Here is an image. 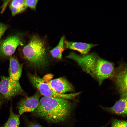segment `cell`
Segmentation results:
<instances>
[{
  "label": "cell",
  "instance_id": "5bb4252c",
  "mask_svg": "<svg viewBox=\"0 0 127 127\" xmlns=\"http://www.w3.org/2000/svg\"><path fill=\"white\" fill-rule=\"evenodd\" d=\"M64 39L65 37L63 36L61 38L57 45L50 51L53 57L58 59L61 58L62 53L64 49Z\"/></svg>",
  "mask_w": 127,
  "mask_h": 127
},
{
  "label": "cell",
  "instance_id": "9c48e42d",
  "mask_svg": "<svg viewBox=\"0 0 127 127\" xmlns=\"http://www.w3.org/2000/svg\"><path fill=\"white\" fill-rule=\"evenodd\" d=\"M46 83L54 91L58 93L65 94L73 90L72 84L64 77L50 80Z\"/></svg>",
  "mask_w": 127,
  "mask_h": 127
},
{
  "label": "cell",
  "instance_id": "6da1fadb",
  "mask_svg": "<svg viewBox=\"0 0 127 127\" xmlns=\"http://www.w3.org/2000/svg\"><path fill=\"white\" fill-rule=\"evenodd\" d=\"M67 57L76 62L83 71L95 79L100 85L105 80L114 76V64L95 52L79 55L71 52Z\"/></svg>",
  "mask_w": 127,
  "mask_h": 127
},
{
  "label": "cell",
  "instance_id": "d6986e66",
  "mask_svg": "<svg viewBox=\"0 0 127 127\" xmlns=\"http://www.w3.org/2000/svg\"><path fill=\"white\" fill-rule=\"evenodd\" d=\"M7 28L6 25L0 23V39L4 34Z\"/></svg>",
  "mask_w": 127,
  "mask_h": 127
},
{
  "label": "cell",
  "instance_id": "8fae6325",
  "mask_svg": "<svg viewBox=\"0 0 127 127\" xmlns=\"http://www.w3.org/2000/svg\"><path fill=\"white\" fill-rule=\"evenodd\" d=\"M66 47L69 49L76 50L82 55L87 54L91 49L97 45L91 43L81 42H74L68 41L64 42Z\"/></svg>",
  "mask_w": 127,
  "mask_h": 127
},
{
  "label": "cell",
  "instance_id": "e0dca14e",
  "mask_svg": "<svg viewBox=\"0 0 127 127\" xmlns=\"http://www.w3.org/2000/svg\"><path fill=\"white\" fill-rule=\"evenodd\" d=\"M25 4L31 9H34L36 7L38 0H25Z\"/></svg>",
  "mask_w": 127,
  "mask_h": 127
},
{
  "label": "cell",
  "instance_id": "8992f818",
  "mask_svg": "<svg viewBox=\"0 0 127 127\" xmlns=\"http://www.w3.org/2000/svg\"><path fill=\"white\" fill-rule=\"evenodd\" d=\"M40 96L38 93H36L33 96L20 99L16 107L19 115L20 116L26 112H33L38 105Z\"/></svg>",
  "mask_w": 127,
  "mask_h": 127
},
{
  "label": "cell",
  "instance_id": "ac0fdd59",
  "mask_svg": "<svg viewBox=\"0 0 127 127\" xmlns=\"http://www.w3.org/2000/svg\"><path fill=\"white\" fill-rule=\"evenodd\" d=\"M25 127H43L34 122L25 120Z\"/></svg>",
  "mask_w": 127,
  "mask_h": 127
},
{
  "label": "cell",
  "instance_id": "7c38bea8",
  "mask_svg": "<svg viewBox=\"0 0 127 127\" xmlns=\"http://www.w3.org/2000/svg\"><path fill=\"white\" fill-rule=\"evenodd\" d=\"M22 68L16 59L14 57L10 58L9 69L10 77L15 80L19 81L21 75Z\"/></svg>",
  "mask_w": 127,
  "mask_h": 127
},
{
  "label": "cell",
  "instance_id": "52a82bcc",
  "mask_svg": "<svg viewBox=\"0 0 127 127\" xmlns=\"http://www.w3.org/2000/svg\"><path fill=\"white\" fill-rule=\"evenodd\" d=\"M23 43L20 37L16 35L10 36L0 43V55L8 56L11 55L17 47Z\"/></svg>",
  "mask_w": 127,
  "mask_h": 127
},
{
  "label": "cell",
  "instance_id": "44dd1931",
  "mask_svg": "<svg viewBox=\"0 0 127 127\" xmlns=\"http://www.w3.org/2000/svg\"><path fill=\"white\" fill-rule=\"evenodd\" d=\"M5 102L6 101L5 99L2 97L0 95V111L2 107Z\"/></svg>",
  "mask_w": 127,
  "mask_h": 127
},
{
  "label": "cell",
  "instance_id": "30bf717a",
  "mask_svg": "<svg viewBox=\"0 0 127 127\" xmlns=\"http://www.w3.org/2000/svg\"><path fill=\"white\" fill-rule=\"evenodd\" d=\"M127 96L120 97L112 106L103 108L112 113L125 117L127 115Z\"/></svg>",
  "mask_w": 127,
  "mask_h": 127
},
{
  "label": "cell",
  "instance_id": "4fadbf2b",
  "mask_svg": "<svg viewBox=\"0 0 127 127\" xmlns=\"http://www.w3.org/2000/svg\"><path fill=\"white\" fill-rule=\"evenodd\" d=\"M20 116L13 111L11 103L10 108L9 118L5 123L1 127H19L20 124Z\"/></svg>",
  "mask_w": 127,
  "mask_h": 127
},
{
  "label": "cell",
  "instance_id": "277c9868",
  "mask_svg": "<svg viewBox=\"0 0 127 127\" xmlns=\"http://www.w3.org/2000/svg\"><path fill=\"white\" fill-rule=\"evenodd\" d=\"M29 78L33 85L44 96L73 99L81 93L80 92L69 94L58 93L54 91L44 80L38 76L30 75Z\"/></svg>",
  "mask_w": 127,
  "mask_h": 127
},
{
  "label": "cell",
  "instance_id": "2e32d148",
  "mask_svg": "<svg viewBox=\"0 0 127 127\" xmlns=\"http://www.w3.org/2000/svg\"><path fill=\"white\" fill-rule=\"evenodd\" d=\"M126 121L115 119L112 121L111 127H127Z\"/></svg>",
  "mask_w": 127,
  "mask_h": 127
},
{
  "label": "cell",
  "instance_id": "ba28073f",
  "mask_svg": "<svg viewBox=\"0 0 127 127\" xmlns=\"http://www.w3.org/2000/svg\"><path fill=\"white\" fill-rule=\"evenodd\" d=\"M115 76L116 87L120 96H127V67L121 66L118 69Z\"/></svg>",
  "mask_w": 127,
  "mask_h": 127
},
{
  "label": "cell",
  "instance_id": "9a60e30c",
  "mask_svg": "<svg viewBox=\"0 0 127 127\" xmlns=\"http://www.w3.org/2000/svg\"><path fill=\"white\" fill-rule=\"evenodd\" d=\"M11 6L20 9L22 11L25 10L27 7L24 0H14L11 3Z\"/></svg>",
  "mask_w": 127,
  "mask_h": 127
},
{
  "label": "cell",
  "instance_id": "3957f363",
  "mask_svg": "<svg viewBox=\"0 0 127 127\" xmlns=\"http://www.w3.org/2000/svg\"><path fill=\"white\" fill-rule=\"evenodd\" d=\"M25 57L32 65L37 67L45 66L47 63L44 43L37 36H33L23 49Z\"/></svg>",
  "mask_w": 127,
  "mask_h": 127
},
{
  "label": "cell",
  "instance_id": "5b68a950",
  "mask_svg": "<svg viewBox=\"0 0 127 127\" xmlns=\"http://www.w3.org/2000/svg\"><path fill=\"white\" fill-rule=\"evenodd\" d=\"M0 93L6 101L19 95H25L19 81L3 76L1 77L0 81Z\"/></svg>",
  "mask_w": 127,
  "mask_h": 127
},
{
  "label": "cell",
  "instance_id": "ffe728a7",
  "mask_svg": "<svg viewBox=\"0 0 127 127\" xmlns=\"http://www.w3.org/2000/svg\"><path fill=\"white\" fill-rule=\"evenodd\" d=\"M10 8L12 14L13 16H15L16 15L22 12L20 9L13 7L10 5Z\"/></svg>",
  "mask_w": 127,
  "mask_h": 127
},
{
  "label": "cell",
  "instance_id": "7a4b0ae2",
  "mask_svg": "<svg viewBox=\"0 0 127 127\" xmlns=\"http://www.w3.org/2000/svg\"><path fill=\"white\" fill-rule=\"evenodd\" d=\"M68 99L44 96L39 101L38 105L32 112L33 115L53 123L66 120L72 108L71 103Z\"/></svg>",
  "mask_w": 127,
  "mask_h": 127
}]
</instances>
